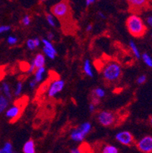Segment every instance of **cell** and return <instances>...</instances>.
<instances>
[{
  "label": "cell",
  "instance_id": "cell-32",
  "mask_svg": "<svg viewBox=\"0 0 152 153\" xmlns=\"http://www.w3.org/2000/svg\"><path fill=\"white\" fill-rule=\"evenodd\" d=\"M29 66H30V64L27 63V62H22L20 63V68L22 71L24 72H27L29 69Z\"/></svg>",
  "mask_w": 152,
  "mask_h": 153
},
{
  "label": "cell",
  "instance_id": "cell-36",
  "mask_svg": "<svg viewBox=\"0 0 152 153\" xmlns=\"http://www.w3.org/2000/svg\"><path fill=\"white\" fill-rule=\"evenodd\" d=\"M95 107L96 106L94 104L90 103V105H89V111H90V112H94V111H95Z\"/></svg>",
  "mask_w": 152,
  "mask_h": 153
},
{
  "label": "cell",
  "instance_id": "cell-16",
  "mask_svg": "<svg viewBox=\"0 0 152 153\" xmlns=\"http://www.w3.org/2000/svg\"><path fill=\"white\" fill-rule=\"evenodd\" d=\"M129 47H130L131 51H132V53L134 54V56H135L137 59H140L141 56L142 55H141L140 51H139V48H138L136 43L134 42L133 41H131L130 42H129Z\"/></svg>",
  "mask_w": 152,
  "mask_h": 153
},
{
  "label": "cell",
  "instance_id": "cell-8",
  "mask_svg": "<svg viewBox=\"0 0 152 153\" xmlns=\"http://www.w3.org/2000/svg\"><path fill=\"white\" fill-rule=\"evenodd\" d=\"M65 86V82L62 79H56L53 80V82L49 85L48 91H47V94L50 98H53L58 93L62 91Z\"/></svg>",
  "mask_w": 152,
  "mask_h": 153
},
{
  "label": "cell",
  "instance_id": "cell-29",
  "mask_svg": "<svg viewBox=\"0 0 152 153\" xmlns=\"http://www.w3.org/2000/svg\"><path fill=\"white\" fill-rule=\"evenodd\" d=\"M30 22H31V19H30V17L29 15H25L24 17L22 19V24H23L24 26H28L30 24Z\"/></svg>",
  "mask_w": 152,
  "mask_h": 153
},
{
  "label": "cell",
  "instance_id": "cell-44",
  "mask_svg": "<svg viewBox=\"0 0 152 153\" xmlns=\"http://www.w3.org/2000/svg\"><path fill=\"white\" fill-rule=\"evenodd\" d=\"M151 36H152V34H151Z\"/></svg>",
  "mask_w": 152,
  "mask_h": 153
},
{
  "label": "cell",
  "instance_id": "cell-40",
  "mask_svg": "<svg viewBox=\"0 0 152 153\" xmlns=\"http://www.w3.org/2000/svg\"><path fill=\"white\" fill-rule=\"evenodd\" d=\"M97 15H98L99 17H100L101 19H105V15H104V14L103 13V12H97Z\"/></svg>",
  "mask_w": 152,
  "mask_h": 153
},
{
  "label": "cell",
  "instance_id": "cell-21",
  "mask_svg": "<svg viewBox=\"0 0 152 153\" xmlns=\"http://www.w3.org/2000/svg\"><path fill=\"white\" fill-rule=\"evenodd\" d=\"M141 58H142V60L145 63L146 66H148L149 68H152V58L149 54L145 53L141 56Z\"/></svg>",
  "mask_w": 152,
  "mask_h": 153
},
{
  "label": "cell",
  "instance_id": "cell-6",
  "mask_svg": "<svg viewBox=\"0 0 152 153\" xmlns=\"http://www.w3.org/2000/svg\"><path fill=\"white\" fill-rule=\"evenodd\" d=\"M98 123L103 126H112L116 123L117 116L115 113L110 111H102L98 113L97 116Z\"/></svg>",
  "mask_w": 152,
  "mask_h": 153
},
{
  "label": "cell",
  "instance_id": "cell-10",
  "mask_svg": "<svg viewBox=\"0 0 152 153\" xmlns=\"http://www.w3.org/2000/svg\"><path fill=\"white\" fill-rule=\"evenodd\" d=\"M87 133L82 130V128L79 127L76 128L71 133V139L75 142H82L86 136Z\"/></svg>",
  "mask_w": 152,
  "mask_h": 153
},
{
  "label": "cell",
  "instance_id": "cell-37",
  "mask_svg": "<svg viewBox=\"0 0 152 153\" xmlns=\"http://www.w3.org/2000/svg\"><path fill=\"white\" fill-rule=\"evenodd\" d=\"M86 2V5L87 6H90V5L94 4L96 2V0H85Z\"/></svg>",
  "mask_w": 152,
  "mask_h": 153
},
{
  "label": "cell",
  "instance_id": "cell-25",
  "mask_svg": "<svg viewBox=\"0 0 152 153\" xmlns=\"http://www.w3.org/2000/svg\"><path fill=\"white\" fill-rule=\"evenodd\" d=\"M22 89H23V85L21 82H18L16 85V88H15V96H19L22 94Z\"/></svg>",
  "mask_w": 152,
  "mask_h": 153
},
{
  "label": "cell",
  "instance_id": "cell-3",
  "mask_svg": "<svg viewBox=\"0 0 152 153\" xmlns=\"http://www.w3.org/2000/svg\"><path fill=\"white\" fill-rule=\"evenodd\" d=\"M122 67L118 62L110 61L105 64L102 68V74L104 81L107 83L117 82L122 76Z\"/></svg>",
  "mask_w": 152,
  "mask_h": 153
},
{
  "label": "cell",
  "instance_id": "cell-9",
  "mask_svg": "<svg viewBox=\"0 0 152 153\" xmlns=\"http://www.w3.org/2000/svg\"><path fill=\"white\" fill-rule=\"evenodd\" d=\"M137 149L142 152L152 153V136H146L136 143Z\"/></svg>",
  "mask_w": 152,
  "mask_h": 153
},
{
  "label": "cell",
  "instance_id": "cell-34",
  "mask_svg": "<svg viewBox=\"0 0 152 153\" xmlns=\"http://www.w3.org/2000/svg\"><path fill=\"white\" fill-rule=\"evenodd\" d=\"M146 24L148 27L152 28V15H149L146 18Z\"/></svg>",
  "mask_w": 152,
  "mask_h": 153
},
{
  "label": "cell",
  "instance_id": "cell-39",
  "mask_svg": "<svg viewBox=\"0 0 152 153\" xmlns=\"http://www.w3.org/2000/svg\"><path fill=\"white\" fill-rule=\"evenodd\" d=\"M53 37H54V35H53V33H48V34H47V39H49V40H53Z\"/></svg>",
  "mask_w": 152,
  "mask_h": 153
},
{
  "label": "cell",
  "instance_id": "cell-22",
  "mask_svg": "<svg viewBox=\"0 0 152 153\" xmlns=\"http://www.w3.org/2000/svg\"><path fill=\"white\" fill-rule=\"evenodd\" d=\"M105 91L102 88H94L93 91H92L91 94L92 95H94L96 97L99 98H104V96H105Z\"/></svg>",
  "mask_w": 152,
  "mask_h": 153
},
{
  "label": "cell",
  "instance_id": "cell-13",
  "mask_svg": "<svg viewBox=\"0 0 152 153\" xmlns=\"http://www.w3.org/2000/svg\"><path fill=\"white\" fill-rule=\"evenodd\" d=\"M44 72H45V67H44V66L37 68V69H36V70L34 71V80H35L37 83L42 81Z\"/></svg>",
  "mask_w": 152,
  "mask_h": 153
},
{
  "label": "cell",
  "instance_id": "cell-14",
  "mask_svg": "<svg viewBox=\"0 0 152 153\" xmlns=\"http://www.w3.org/2000/svg\"><path fill=\"white\" fill-rule=\"evenodd\" d=\"M84 72L89 77H93V71H92L91 65H90V62L89 59H86L84 62L83 66Z\"/></svg>",
  "mask_w": 152,
  "mask_h": 153
},
{
  "label": "cell",
  "instance_id": "cell-41",
  "mask_svg": "<svg viewBox=\"0 0 152 153\" xmlns=\"http://www.w3.org/2000/svg\"><path fill=\"white\" fill-rule=\"evenodd\" d=\"M92 28H93V26H92V25H88L87 26V27H86V30L89 32L92 30Z\"/></svg>",
  "mask_w": 152,
  "mask_h": 153
},
{
  "label": "cell",
  "instance_id": "cell-18",
  "mask_svg": "<svg viewBox=\"0 0 152 153\" xmlns=\"http://www.w3.org/2000/svg\"><path fill=\"white\" fill-rule=\"evenodd\" d=\"M118 152V149L113 145H106L102 148V152L104 153H117Z\"/></svg>",
  "mask_w": 152,
  "mask_h": 153
},
{
  "label": "cell",
  "instance_id": "cell-24",
  "mask_svg": "<svg viewBox=\"0 0 152 153\" xmlns=\"http://www.w3.org/2000/svg\"><path fill=\"white\" fill-rule=\"evenodd\" d=\"M80 127L82 128V130L85 132L87 134L90 133V131L91 130V124H90V123H89V122H85V123H82L80 126Z\"/></svg>",
  "mask_w": 152,
  "mask_h": 153
},
{
  "label": "cell",
  "instance_id": "cell-20",
  "mask_svg": "<svg viewBox=\"0 0 152 153\" xmlns=\"http://www.w3.org/2000/svg\"><path fill=\"white\" fill-rule=\"evenodd\" d=\"M13 152V147L10 142H7L5 143L4 146L0 149V153H12Z\"/></svg>",
  "mask_w": 152,
  "mask_h": 153
},
{
  "label": "cell",
  "instance_id": "cell-28",
  "mask_svg": "<svg viewBox=\"0 0 152 153\" xmlns=\"http://www.w3.org/2000/svg\"><path fill=\"white\" fill-rule=\"evenodd\" d=\"M100 98H97V97H96V96L94 95L90 94V103L94 104L95 106H97V105H98V104H100Z\"/></svg>",
  "mask_w": 152,
  "mask_h": 153
},
{
  "label": "cell",
  "instance_id": "cell-38",
  "mask_svg": "<svg viewBox=\"0 0 152 153\" xmlns=\"http://www.w3.org/2000/svg\"><path fill=\"white\" fill-rule=\"evenodd\" d=\"M33 41H34V44H35V46L36 47H39L40 44V41L39 40L38 38H35V39H33Z\"/></svg>",
  "mask_w": 152,
  "mask_h": 153
},
{
  "label": "cell",
  "instance_id": "cell-30",
  "mask_svg": "<svg viewBox=\"0 0 152 153\" xmlns=\"http://www.w3.org/2000/svg\"><path fill=\"white\" fill-rule=\"evenodd\" d=\"M146 81H147V77L145 75H142V76H139L137 79V83L139 85H143L144 83H145Z\"/></svg>",
  "mask_w": 152,
  "mask_h": 153
},
{
  "label": "cell",
  "instance_id": "cell-2",
  "mask_svg": "<svg viewBox=\"0 0 152 153\" xmlns=\"http://www.w3.org/2000/svg\"><path fill=\"white\" fill-rule=\"evenodd\" d=\"M125 25L129 34L136 38L142 37L148 31L147 25L138 14L132 13L129 15L126 19Z\"/></svg>",
  "mask_w": 152,
  "mask_h": 153
},
{
  "label": "cell",
  "instance_id": "cell-19",
  "mask_svg": "<svg viewBox=\"0 0 152 153\" xmlns=\"http://www.w3.org/2000/svg\"><path fill=\"white\" fill-rule=\"evenodd\" d=\"M43 51H44V54L47 56V57H49L51 59H55L56 56L57 55V51H52V50L48 49V48H47V47H43Z\"/></svg>",
  "mask_w": 152,
  "mask_h": 153
},
{
  "label": "cell",
  "instance_id": "cell-1",
  "mask_svg": "<svg viewBox=\"0 0 152 153\" xmlns=\"http://www.w3.org/2000/svg\"><path fill=\"white\" fill-rule=\"evenodd\" d=\"M51 13L56 18L65 30L72 25V15L70 3L68 0H60L51 7Z\"/></svg>",
  "mask_w": 152,
  "mask_h": 153
},
{
  "label": "cell",
  "instance_id": "cell-33",
  "mask_svg": "<svg viewBox=\"0 0 152 153\" xmlns=\"http://www.w3.org/2000/svg\"><path fill=\"white\" fill-rule=\"evenodd\" d=\"M11 29V26L9 25H2L0 26V34L5 33V32L8 31Z\"/></svg>",
  "mask_w": 152,
  "mask_h": 153
},
{
  "label": "cell",
  "instance_id": "cell-35",
  "mask_svg": "<svg viewBox=\"0 0 152 153\" xmlns=\"http://www.w3.org/2000/svg\"><path fill=\"white\" fill-rule=\"evenodd\" d=\"M37 82L35 81V80H32V81L30 82V83H29V85H30V87L31 88H35V86L37 85Z\"/></svg>",
  "mask_w": 152,
  "mask_h": 153
},
{
  "label": "cell",
  "instance_id": "cell-31",
  "mask_svg": "<svg viewBox=\"0 0 152 153\" xmlns=\"http://www.w3.org/2000/svg\"><path fill=\"white\" fill-rule=\"evenodd\" d=\"M27 46L30 50H34L36 48L35 44H34V41L33 39H29L27 41Z\"/></svg>",
  "mask_w": 152,
  "mask_h": 153
},
{
  "label": "cell",
  "instance_id": "cell-15",
  "mask_svg": "<svg viewBox=\"0 0 152 153\" xmlns=\"http://www.w3.org/2000/svg\"><path fill=\"white\" fill-rule=\"evenodd\" d=\"M2 92L4 93V95L8 99H12V94L11 92L10 85L7 82H2Z\"/></svg>",
  "mask_w": 152,
  "mask_h": 153
},
{
  "label": "cell",
  "instance_id": "cell-5",
  "mask_svg": "<svg viewBox=\"0 0 152 153\" xmlns=\"http://www.w3.org/2000/svg\"><path fill=\"white\" fill-rule=\"evenodd\" d=\"M130 12L139 14L148 10L152 6V0H126Z\"/></svg>",
  "mask_w": 152,
  "mask_h": 153
},
{
  "label": "cell",
  "instance_id": "cell-7",
  "mask_svg": "<svg viewBox=\"0 0 152 153\" xmlns=\"http://www.w3.org/2000/svg\"><path fill=\"white\" fill-rule=\"evenodd\" d=\"M115 138L120 144L126 146H130L136 143L133 135L129 131L119 132L118 133H116Z\"/></svg>",
  "mask_w": 152,
  "mask_h": 153
},
{
  "label": "cell",
  "instance_id": "cell-11",
  "mask_svg": "<svg viewBox=\"0 0 152 153\" xmlns=\"http://www.w3.org/2000/svg\"><path fill=\"white\" fill-rule=\"evenodd\" d=\"M32 62L34 64L36 69L44 66V65H45V56H44V54L38 53L34 57V59H33Z\"/></svg>",
  "mask_w": 152,
  "mask_h": 153
},
{
  "label": "cell",
  "instance_id": "cell-27",
  "mask_svg": "<svg viewBox=\"0 0 152 153\" xmlns=\"http://www.w3.org/2000/svg\"><path fill=\"white\" fill-rule=\"evenodd\" d=\"M5 71H6V66H0V82L2 81L5 78Z\"/></svg>",
  "mask_w": 152,
  "mask_h": 153
},
{
  "label": "cell",
  "instance_id": "cell-23",
  "mask_svg": "<svg viewBox=\"0 0 152 153\" xmlns=\"http://www.w3.org/2000/svg\"><path fill=\"white\" fill-rule=\"evenodd\" d=\"M46 18H47V22H48V24L50 26L56 27L55 17H54L53 14H47V15H46Z\"/></svg>",
  "mask_w": 152,
  "mask_h": 153
},
{
  "label": "cell",
  "instance_id": "cell-17",
  "mask_svg": "<svg viewBox=\"0 0 152 153\" xmlns=\"http://www.w3.org/2000/svg\"><path fill=\"white\" fill-rule=\"evenodd\" d=\"M8 106V99L5 95L0 96V114H2Z\"/></svg>",
  "mask_w": 152,
  "mask_h": 153
},
{
  "label": "cell",
  "instance_id": "cell-42",
  "mask_svg": "<svg viewBox=\"0 0 152 153\" xmlns=\"http://www.w3.org/2000/svg\"><path fill=\"white\" fill-rule=\"evenodd\" d=\"M149 122H150L151 125V126H152V116L150 117V120H149Z\"/></svg>",
  "mask_w": 152,
  "mask_h": 153
},
{
  "label": "cell",
  "instance_id": "cell-12",
  "mask_svg": "<svg viewBox=\"0 0 152 153\" xmlns=\"http://www.w3.org/2000/svg\"><path fill=\"white\" fill-rule=\"evenodd\" d=\"M23 152L34 153L35 152V144L32 140H27L23 146Z\"/></svg>",
  "mask_w": 152,
  "mask_h": 153
},
{
  "label": "cell",
  "instance_id": "cell-26",
  "mask_svg": "<svg viewBox=\"0 0 152 153\" xmlns=\"http://www.w3.org/2000/svg\"><path fill=\"white\" fill-rule=\"evenodd\" d=\"M7 42H8V44H10V45H15L18 42V38L14 37V36H9L8 37V39H7Z\"/></svg>",
  "mask_w": 152,
  "mask_h": 153
},
{
  "label": "cell",
  "instance_id": "cell-4",
  "mask_svg": "<svg viewBox=\"0 0 152 153\" xmlns=\"http://www.w3.org/2000/svg\"><path fill=\"white\" fill-rule=\"evenodd\" d=\"M24 99V98L16 101L13 106L8 108L6 111L5 116L9 119L11 123L17 121L22 116L23 108H24V106L26 105V102H27V98H25V100Z\"/></svg>",
  "mask_w": 152,
  "mask_h": 153
},
{
  "label": "cell",
  "instance_id": "cell-43",
  "mask_svg": "<svg viewBox=\"0 0 152 153\" xmlns=\"http://www.w3.org/2000/svg\"><path fill=\"white\" fill-rule=\"evenodd\" d=\"M40 2H44V1H46V0H40Z\"/></svg>",
  "mask_w": 152,
  "mask_h": 153
}]
</instances>
